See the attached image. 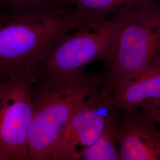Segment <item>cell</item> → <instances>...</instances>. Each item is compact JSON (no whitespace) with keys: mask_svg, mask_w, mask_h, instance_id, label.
Returning a JSON list of instances; mask_svg holds the SVG:
<instances>
[{"mask_svg":"<svg viewBox=\"0 0 160 160\" xmlns=\"http://www.w3.org/2000/svg\"><path fill=\"white\" fill-rule=\"evenodd\" d=\"M104 84V75L82 69L67 74L39 76L33 90L29 160H50L53 149L75 112Z\"/></svg>","mask_w":160,"mask_h":160,"instance_id":"1","label":"cell"},{"mask_svg":"<svg viewBox=\"0 0 160 160\" xmlns=\"http://www.w3.org/2000/svg\"><path fill=\"white\" fill-rule=\"evenodd\" d=\"M86 24L71 6L37 12H3L0 17V74H33L61 38Z\"/></svg>","mask_w":160,"mask_h":160,"instance_id":"2","label":"cell"},{"mask_svg":"<svg viewBox=\"0 0 160 160\" xmlns=\"http://www.w3.org/2000/svg\"><path fill=\"white\" fill-rule=\"evenodd\" d=\"M160 64V1L141 0L122 12L104 87L112 92L122 81Z\"/></svg>","mask_w":160,"mask_h":160,"instance_id":"3","label":"cell"},{"mask_svg":"<svg viewBox=\"0 0 160 160\" xmlns=\"http://www.w3.org/2000/svg\"><path fill=\"white\" fill-rule=\"evenodd\" d=\"M122 11L87 23L61 38L41 60L36 69L38 75L67 74L98 61L106 67L112 57Z\"/></svg>","mask_w":160,"mask_h":160,"instance_id":"4","label":"cell"},{"mask_svg":"<svg viewBox=\"0 0 160 160\" xmlns=\"http://www.w3.org/2000/svg\"><path fill=\"white\" fill-rule=\"evenodd\" d=\"M35 74L2 76L0 86V160H29Z\"/></svg>","mask_w":160,"mask_h":160,"instance_id":"5","label":"cell"},{"mask_svg":"<svg viewBox=\"0 0 160 160\" xmlns=\"http://www.w3.org/2000/svg\"><path fill=\"white\" fill-rule=\"evenodd\" d=\"M104 87L75 112L52 151L50 160H80L81 152L94 143L116 109Z\"/></svg>","mask_w":160,"mask_h":160,"instance_id":"6","label":"cell"},{"mask_svg":"<svg viewBox=\"0 0 160 160\" xmlns=\"http://www.w3.org/2000/svg\"><path fill=\"white\" fill-rule=\"evenodd\" d=\"M126 112L118 125L120 160H160V130L157 120L142 110Z\"/></svg>","mask_w":160,"mask_h":160,"instance_id":"7","label":"cell"},{"mask_svg":"<svg viewBox=\"0 0 160 160\" xmlns=\"http://www.w3.org/2000/svg\"><path fill=\"white\" fill-rule=\"evenodd\" d=\"M110 102L125 112L160 104V64L122 81L111 92Z\"/></svg>","mask_w":160,"mask_h":160,"instance_id":"8","label":"cell"},{"mask_svg":"<svg viewBox=\"0 0 160 160\" xmlns=\"http://www.w3.org/2000/svg\"><path fill=\"white\" fill-rule=\"evenodd\" d=\"M141 0H69L75 16L84 24L114 16Z\"/></svg>","mask_w":160,"mask_h":160,"instance_id":"9","label":"cell"},{"mask_svg":"<svg viewBox=\"0 0 160 160\" xmlns=\"http://www.w3.org/2000/svg\"><path fill=\"white\" fill-rule=\"evenodd\" d=\"M80 160H120L118 125L114 117L108 121L102 134L96 141L81 152Z\"/></svg>","mask_w":160,"mask_h":160,"instance_id":"10","label":"cell"},{"mask_svg":"<svg viewBox=\"0 0 160 160\" xmlns=\"http://www.w3.org/2000/svg\"><path fill=\"white\" fill-rule=\"evenodd\" d=\"M70 6L69 0H0L4 12H37Z\"/></svg>","mask_w":160,"mask_h":160,"instance_id":"11","label":"cell"},{"mask_svg":"<svg viewBox=\"0 0 160 160\" xmlns=\"http://www.w3.org/2000/svg\"><path fill=\"white\" fill-rule=\"evenodd\" d=\"M154 116L156 120L157 121V122H158V123H160V108L156 112V113H155Z\"/></svg>","mask_w":160,"mask_h":160,"instance_id":"12","label":"cell"},{"mask_svg":"<svg viewBox=\"0 0 160 160\" xmlns=\"http://www.w3.org/2000/svg\"><path fill=\"white\" fill-rule=\"evenodd\" d=\"M2 77L1 75L0 74V86H1V83H2Z\"/></svg>","mask_w":160,"mask_h":160,"instance_id":"13","label":"cell"}]
</instances>
